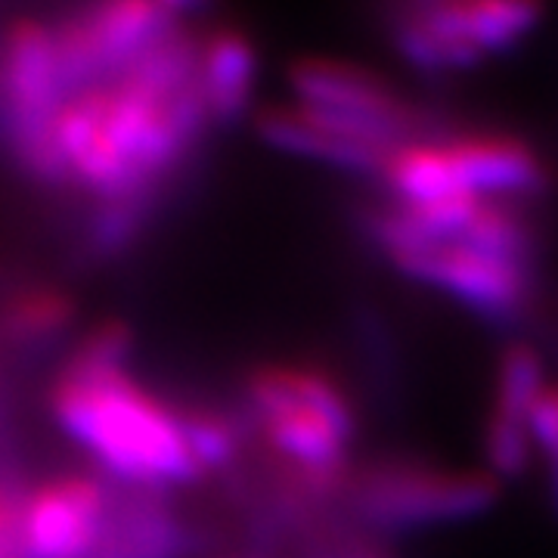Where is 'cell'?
Listing matches in <instances>:
<instances>
[{
    "label": "cell",
    "instance_id": "15",
    "mask_svg": "<svg viewBox=\"0 0 558 558\" xmlns=\"http://www.w3.org/2000/svg\"><path fill=\"white\" fill-rule=\"evenodd\" d=\"M180 418H183V435L202 475L227 472L236 465L245 432H248L245 418H236L227 410L202 407V403H183Z\"/></svg>",
    "mask_w": 558,
    "mask_h": 558
},
{
    "label": "cell",
    "instance_id": "11",
    "mask_svg": "<svg viewBox=\"0 0 558 558\" xmlns=\"http://www.w3.org/2000/svg\"><path fill=\"white\" fill-rule=\"evenodd\" d=\"M416 10L484 57L519 44L537 25L543 7L539 0H435Z\"/></svg>",
    "mask_w": 558,
    "mask_h": 558
},
{
    "label": "cell",
    "instance_id": "3",
    "mask_svg": "<svg viewBox=\"0 0 558 558\" xmlns=\"http://www.w3.org/2000/svg\"><path fill=\"white\" fill-rule=\"evenodd\" d=\"M497 499L499 481L490 472L391 457L351 469L341 506L363 531L388 534L469 521L494 509Z\"/></svg>",
    "mask_w": 558,
    "mask_h": 558
},
{
    "label": "cell",
    "instance_id": "13",
    "mask_svg": "<svg viewBox=\"0 0 558 558\" xmlns=\"http://www.w3.org/2000/svg\"><path fill=\"white\" fill-rule=\"evenodd\" d=\"M379 180L400 205H438V202L472 199L462 183L457 161L447 149V140H413L388 153ZM478 199V196H475Z\"/></svg>",
    "mask_w": 558,
    "mask_h": 558
},
{
    "label": "cell",
    "instance_id": "9",
    "mask_svg": "<svg viewBox=\"0 0 558 558\" xmlns=\"http://www.w3.org/2000/svg\"><path fill=\"white\" fill-rule=\"evenodd\" d=\"M193 549L190 524L165 494L121 490L90 558H186Z\"/></svg>",
    "mask_w": 558,
    "mask_h": 558
},
{
    "label": "cell",
    "instance_id": "18",
    "mask_svg": "<svg viewBox=\"0 0 558 558\" xmlns=\"http://www.w3.org/2000/svg\"><path fill=\"white\" fill-rule=\"evenodd\" d=\"M22 494L10 478H0V558H22L20 524H22Z\"/></svg>",
    "mask_w": 558,
    "mask_h": 558
},
{
    "label": "cell",
    "instance_id": "2",
    "mask_svg": "<svg viewBox=\"0 0 558 558\" xmlns=\"http://www.w3.org/2000/svg\"><path fill=\"white\" fill-rule=\"evenodd\" d=\"M242 403L248 432L264 438L282 475L329 506L344 499L348 450L360 422L339 381L317 366L264 363L242 385Z\"/></svg>",
    "mask_w": 558,
    "mask_h": 558
},
{
    "label": "cell",
    "instance_id": "6",
    "mask_svg": "<svg viewBox=\"0 0 558 558\" xmlns=\"http://www.w3.org/2000/svg\"><path fill=\"white\" fill-rule=\"evenodd\" d=\"M112 481L69 472L22 497V558H90L116 502Z\"/></svg>",
    "mask_w": 558,
    "mask_h": 558
},
{
    "label": "cell",
    "instance_id": "7",
    "mask_svg": "<svg viewBox=\"0 0 558 558\" xmlns=\"http://www.w3.org/2000/svg\"><path fill=\"white\" fill-rule=\"evenodd\" d=\"M258 134L267 146L299 159L323 161L351 174L379 178L381 165L395 146L326 119L304 106H274L258 116Z\"/></svg>",
    "mask_w": 558,
    "mask_h": 558
},
{
    "label": "cell",
    "instance_id": "19",
    "mask_svg": "<svg viewBox=\"0 0 558 558\" xmlns=\"http://www.w3.org/2000/svg\"><path fill=\"white\" fill-rule=\"evenodd\" d=\"M161 10L174 20V16H180V13H193V10H202L208 0H156Z\"/></svg>",
    "mask_w": 558,
    "mask_h": 558
},
{
    "label": "cell",
    "instance_id": "14",
    "mask_svg": "<svg viewBox=\"0 0 558 558\" xmlns=\"http://www.w3.org/2000/svg\"><path fill=\"white\" fill-rule=\"evenodd\" d=\"M75 319L72 299L57 286H25L0 307V336L20 348L60 339Z\"/></svg>",
    "mask_w": 558,
    "mask_h": 558
},
{
    "label": "cell",
    "instance_id": "10",
    "mask_svg": "<svg viewBox=\"0 0 558 558\" xmlns=\"http://www.w3.org/2000/svg\"><path fill=\"white\" fill-rule=\"evenodd\" d=\"M81 20L106 81L119 78L131 62L174 32V20L156 0H97Z\"/></svg>",
    "mask_w": 558,
    "mask_h": 558
},
{
    "label": "cell",
    "instance_id": "1",
    "mask_svg": "<svg viewBox=\"0 0 558 558\" xmlns=\"http://www.w3.org/2000/svg\"><path fill=\"white\" fill-rule=\"evenodd\" d=\"M134 336L100 323L69 354L50 385V413L62 432L128 490L165 494L205 478L183 435L178 403L140 385L128 360Z\"/></svg>",
    "mask_w": 558,
    "mask_h": 558
},
{
    "label": "cell",
    "instance_id": "12",
    "mask_svg": "<svg viewBox=\"0 0 558 558\" xmlns=\"http://www.w3.org/2000/svg\"><path fill=\"white\" fill-rule=\"evenodd\" d=\"M196 78L208 106V119L215 124L240 121L252 106L258 81V53L252 40L236 28H218L208 35L199 47Z\"/></svg>",
    "mask_w": 558,
    "mask_h": 558
},
{
    "label": "cell",
    "instance_id": "5",
    "mask_svg": "<svg viewBox=\"0 0 558 558\" xmlns=\"http://www.w3.org/2000/svg\"><path fill=\"white\" fill-rule=\"evenodd\" d=\"M289 84L299 97V106L363 131L388 146L432 140L425 137V124L416 109L388 81L366 69L332 60H299L289 69Z\"/></svg>",
    "mask_w": 558,
    "mask_h": 558
},
{
    "label": "cell",
    "instance_id": "8",
    "mask_svg": "<svg viewBox=\"0 0 558 558\" xmlns=\"http://www.w3.org/2000/svg\"><path fill=\"white\" fill-rule=\"evenodd\" d=\"M462 183L478 199L524 202L543 196L553 183L534 146L506 134H465L447 140Z\"/></svg>",
    "mask_w": 558,
    "mask_h": 558
},
{
    "label": "cell",
    "instance_id": "17",
    "mask_svg": "<svg viewBox=\"0 0 558 558\" xmlns=\"http://www.w3.org/2000/svg\"><path fill=\"white\" fill-rule=\"evenodd\" d=\"M531 435H534V457L543 459L546 499L558 519V381H549L546 391L539 395L531 418Z\"/></svg>",
    "mask_w": 558,
    "mask_h": 558
},
{
    "label": "cell",
    "instance_id": "16",
    "mask_svg": "<svg viewBox=\"0 0 558 558\" xmlns=\"http://www.w3.org/2000/svg\"><path fill=\"white\" fill-rule=\"evenodd\" d=\"M546 363L539 357V351L527 341L509 344L497 363V379H494V407L490 413L506 418H515L531 425L534 407L539 395L546 391Z\"/></svg>",
    "mask_w": 558,
    "mask_h": 558
},
{
    "label": "cell",
    "instance_id": "4",
    "mask_svg": "<svg viewBox=\"0 0 558 558\" xmlns=\"http://www.w3.org/2000/svg\"><path fill=\"white\" fill-rule=\"evenodd\" d=\"M388 260L400 277L438 289L490 323L512 326L534 311V267L481 252L465 242H422Z\"/></svg>",
    "mask_w": 558,
    "mask_h": 558
}]
</instances>
